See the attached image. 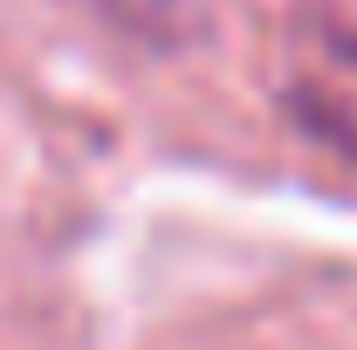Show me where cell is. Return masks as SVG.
I'll return each instance as SVG.
<instances>
[{
	"label": "cell",
	"instance_id": "cell-1",
	"mask_svg": "<svg viewBox=\"0 0 357 350\" xmlns=\"http://www.w3.org/2000/svg\"><path fill=\"white\" fill-rule=\"evenodd\" d=\"M289 103L330 151H344L357 165V28L344 21H316L303 35V69L289 83Z\"/></svg>",
	"mask_w": 357,
	"mask_h": 350
},
{
	"label": "cell",
	"instance_id": "cell-2",
	"mask_svg": "<svg viewBox=\"0 0 357 350\" xmlns=\"http://www.w3.org/2000/svg\"><path fill=\"white\" fill-rule=\"evenodd\" d=\"M110 28H131L144 42H172L185 28V0H89Z\"/></svg>",
	"mask_w": 357,
	"mask_h": 350
}]
</instances>
